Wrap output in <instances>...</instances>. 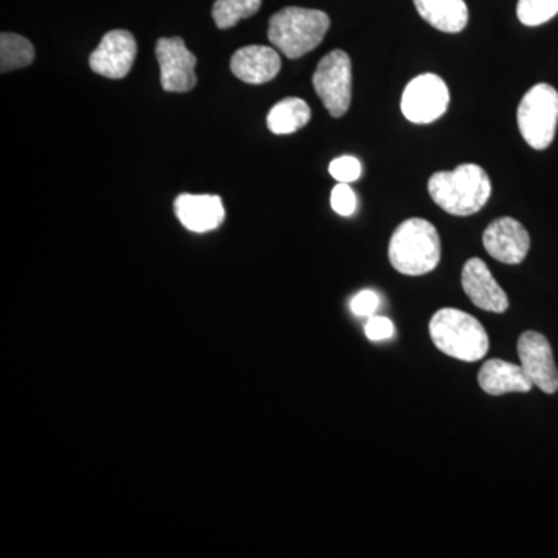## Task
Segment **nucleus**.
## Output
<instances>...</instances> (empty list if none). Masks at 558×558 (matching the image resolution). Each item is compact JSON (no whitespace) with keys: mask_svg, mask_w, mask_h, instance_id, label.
<instances>
[{"mask_svg":"<svg viewBox=\"0 0 558 558\" xmlns=\"http://www.w3.org/2000/svg\"><path fill=\"white\" fill-rule=\"evenodd\" d=\"M428 193L451 216L476 215L492 196L487 172L475 163L459 165L453 171H440L428 180Z\"/></svg>","mask_w":558,"mask_h":558,"instance_id":"f257e3e1","label":"nucleus"},{"mask_svg":"<svg viewBox=\"0 0 558 558\" xmlns=\"http://www.w3.org/2000/svg\"><path fill=\"white\" fill-rule=\"evenodd\" d=\"M440 253L442 245L438 230L425 219L403 220L389 240V263L407 277H422L435 270Z\"/></svg>","mask_w":558,"mask_h":558,"instance_id":"f03ea898","label":"nucleus"},{"mask_svg":"<svg viewBox=\"0 0 558 558\" xmlns=\"http://www.w3.org/2000/svg\"><path fill=\"white\" fill-rule=\"evenodd\" d=\"M428 330L433 343L442 354L461 362H480L490 347L480 319L453 307L436 312L429 319Z\"/></svg>","mask_w":558,"mask_h":558,"instance_id":"7ed1b4c3","label":"nucleus"},{"mask_svg":"<svg viewBox=\"0 0 558 558\" xmlns=\"http://www.w3.org/2000/svg\"><path fill=\"white\" fill-rule=\"evenodd\" d=\"M329 27L325 11L288 7L270 17L269 39L286 58L299 60L317 49Z\"/></svg>","mask_w":558,"mask_h":558,"instance_id":"20e7f679","label":"nucleus"},{"mask_svg":"<svg viewBox=\"0 0 558 558\" xmlns=\"http://www.w3.org/2000/svg\"><path fill=\"white\" fill-rule=\"evenodd\" d=\"M524 142L531 148H549L558 124V92L549 84H537L524 95L517 112Z\"/></svg>","mask_w":558,"mask_h":558,"instance_id":"39448f33","label":"nucleus"},{"mask_svg":"<svg viewBox=\"0 0 558 558\" xmlns=\"http://www.w3.org/2000/svg\"><path fill=\"white\" fill-rule=\"evenodd\" d=\"M312 83L333 119L347 116L352 100V64L347 51L333 50L326 54L319 61Z\"/></svg>","mask_w":558,"mask_h":558,"instance_id":"423d86ee","label":"nucleus"},{"mask_svg":"<svg viewBox=\"0 0 558 558\" xmlns=\"http://www.w3.org/2000/svg\"><path fill=\"white\" fill-rule=\"evenodd\" d=\"M450 105L446 81L435 73H425L410 81L402 94L400 109L411 123L429 124L439 120Z\"/></svg>","mask_w":558,"mask_h":558,"instance_id":"0eeeda50","label":"nucleus"},{"mask_svg":"<svg viewBox=\"0 0 558 558\" xmlns=\"http://www.w3.org/2000/svg\"><path fill=\"white\" fill-rule=\"evenodd\" d=\"M156 57L160 64V83L163 90L185 94L197 84V60L182 38L157 40Z\"/></svg>","mask_w":558,"mask_h":558,"instance_id":"6e6552de","label":"nucleus"},{"mask_svg":"<svg viewBox=\"0 0 558 558\" xmlns=\"http://www.w3.org/2000/svg\"><path fill=\"white\" fill-rule=\"evenodd\" d=\"M517 349L521 366L534 387L542 389L546 395H556L558 369L548 339L535 330H527L521 333Z\"/></svg>","mask_w":558,"mask_h":558,"instance_id":"1a4fd4ad","label":"nucleus"},{"mask_svg":"<svg viewBox=\"0 0 558 558\" xmlns=\"http://www.w3.org/2000/svg\"><path fill=\"white\" fill-rule=\"evenodd\" d=\"M483 244L492 258L509 266H517L526 259L531 250V236L523 223L505 216L488 223L484 230Z\"/></svg>","mask_w":558,"mask_h":558,"instance_id":"9d476101","label":"nucleus"},{"mask_svg":"<svg viewBox=\"0 0 558 558\" xmlns=\"http://www.w3.org/2000/svg\"><path fill=\"white\" fill-rule=\"evenodd\" d=\"M137 57V43L126 31H112L102 36L100 46L90 54V69L110 80H121L131 72Z\"/></svg>","mask_w":558,"mask_h":558,"instance_id":"9b49d317","label":"nucleus"},{"mask_svg":"<svg viewBox=\"0 0 558 558\" xmlns=\"http://www.w3.org/2000/svg\"><path fill=\"white\" fill-rule=\"evenodd\" d=\"M462 289L480 310L505 314L509 310L508 293L498 284L483 259L472 258L462 267Z\"/></svg>","mask_w":558,"mask_h":558,"instance_id":"f8f14e48","label":"nucleus"},{"mask_svg":"<svg viewBox=\"0 0 558 558\" xmlns=\"http://www.w3.org/2000/svg\"><path fill=\"white\" fill-rule=\"evenodd\" d=\"M174 211L183 227L194 233L216 230L226 219V209L220 197L208 194H182L174 202Z\"/></svg>","mask_w":558,"mask_h":558,"instance_id":"ddd939ff","label":"nucleus"},{"mask_svg":"<svg viewBox=\"0 0 558 558\" xmlns=\"http://www.w3.org/2000/svg\"><path fill=\"white\" fill-rule=\"evenodd\" d=\"M281 65L278 51L266 46L242 47L230 62L234 76L248 84L269 83L277 78Z\"/></svg>","mask_w":558,"mask_h":558,"instance_id":"4468645a","label":"nucleus"},{"mask_svg":"<svg viewBox=\"0 0 558 558\" xmlns=\"http://www.w3.org/2000/svg\"><path fill=\"white\" fill-rule=\"evenodd\" d=\"M478 385L488 396H505L510 392L524 395L534 387L523 366L499 359L488 360L481 366Z\"/></svg>","mask_w":558,"mask_h":558,"instance_id":"2eb2a0df","label":"nucleus"},{"mask_svg":"<svg viewBox=\"0 0 558 558\" xmlns=\"http://www.w3.org/2000/svg\"><path fill=\"white\" fill-rule=\"evenodd\" d=\"M422 20L436 31L459 33L469 24V9L464 0H413Z\"/></svg>","mask_w":558,"mask_h":558,"instance_id":"dca6fc26","label":"nucleus"},{"mask_svg":"<svg viewBox=\"0 0 558 558\" xmlns=\"http://www.w3.org/2000/svg\"><path fill=\"white\" fill-rule=\"evenodd\" d=\"M311 108L301 98L278 101L267 116V126L277 135L293 134L311 121Z\"/></svg>","mask_w":558,"mask_h":558,"instance_id":"f3484780","label":"nucleus"},{"mask_svg":"<svg viewBox=\"0 0 558 558\" xmlns=\"http://www.w3.org/2000/svg\"><path fill=\"white\" fill-rule=\"evenodd\" d=\"M35 61V49L24 36L14 33L0 35V72L9 73L24 69Z\"/></svg>","mask_w":558,"mask_h":558,"instance_id":"a211bd4d","label":"nucleus"},{"mask_svg":"<svg viewBox=\"0 0 558 558\" xmlns=\"http://www.w3.org/2000/svg\"><path fill=\"white\" fill-rule=\"evenodd\" d=\"M263 0H216L213 20L220 31L234 27L238 22L258 13Z\"/></svg>","mask_w":558,"mask_h":558,"instance_id":"6ab92c4d","label":"nucleus"},{"mask_svg":"<svg viewBox=\"0 0 558 558\" xmlns=\"http://www.w3.org/2000/svg\"><path fill=\"white\" fill-rule=\"evenodd\" d=\"M558 0H519L517 16L527 27H538L556 17Z\"/></svg>","mask_w":558,"mask_h":558,"instance_id":"aec40b11","label":"nucleus"},{"mask_svg":"<svg viewBox=\"0 0 558 558\" xmlns=\"http://www.w3.org/2000/svg\"><path fill=\"white\" fill-rule=\"evenodd\" d=\"M329 172L337 182L352 183L362 175V165L355 157L343 156L330 161Z\"/></svg>","mask_w":558,"mask_h":558,"instance_id":"412c9836","label":"nucleus"},{"mask_svg":"<svg viewBox=\"0 0 558 558\" xmlns=\"http://www.w3.org/2000/svg\"><path fill=\"white\" fill-rule=\"evenodd\" d=\"M330 205H332L337 215L348 218V216L354 215L355 209H357V196H355L349 183L339 182V185L330 194Z\"/></svg>","mask_w":558,"mask_h":558,"instance_id":"4be33fe9","label":"nucleus"},{"mask_svg":"<svg viewBox=\"0 0 558 558\" xmlns=\"http://www.w3.org/2000/svg\"><path fill=\"white\" fill-rule=\"evenodd\" d=\"M380 299L373 290H362L351 301V311L359 317H373L374 312L379 310Z\"/></svg>","mask_w":558,"mask_h":558,"instance_id":"5701e85b","label":"nucleus"},{"mask_svg":"<svg viewBox=\"0 0 558 558\" xmlns=\"http://www.w3.org/2000/svg\"><path fill=\"white\" fill-rule=\"evenodd\" d=\"M365 333L373 341L392 339L396 333L395 323L387 317H376V315H373L365 325Z\"/></svg>","mask_w":558,"mask_h":558,"instance_id":"b1692460","label":"nucleus"}]
</instances>
